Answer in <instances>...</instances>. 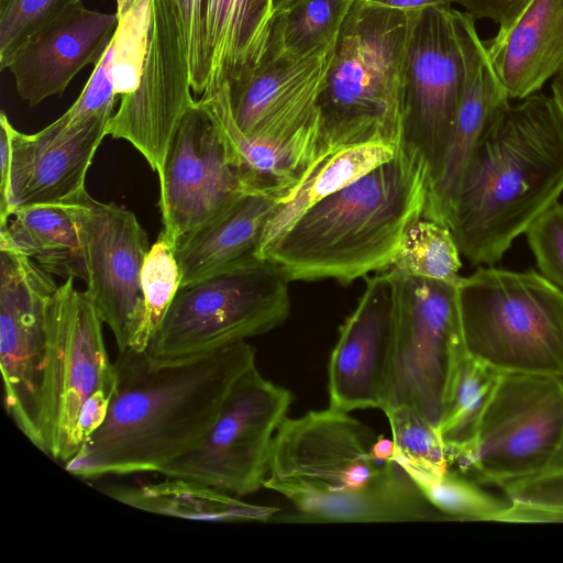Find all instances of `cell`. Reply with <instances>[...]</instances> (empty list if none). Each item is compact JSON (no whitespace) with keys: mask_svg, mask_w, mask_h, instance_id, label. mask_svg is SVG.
<instances>
[{"mask_svg":"<svg viewBox=\"0 0 563 563\" xmlns=\"http://www.w3.org/2000/svg\"><path fill=\"white\" fill-rule=\"evenodd\" d=\"M108 413L65 470L81 479L156 472L197 446L234 383L255 365L242 341L181 361L161 362L125 350L113 362Z\"/></svg>","mask_w":563,"mask_h":563,"instance_id":"6da1fadb","label":"cell"},{"mask_svg":"<svg viewBox=\"0 0 563 563\" xmlns=\"http://www.w3.org/2000/svg\"><path fill=\"white\" fill-rule=\"evenodd\" d=\"M563 192V121L541 92L495 115L462 179L449 221L460 253L494 265Z\"/></svg>","mask_w":563,"mask_h":563,"instance_id":"7a4b0ae2","label":"cell"},{"mask_svg":"<svg viewBox=\"0 0 563 563\" xmlns=\"http://www.w3.org/2000/svg\"><path fill=\"white\" fill-rule=\"evenodd\" d=\"M430 167L415 147L307 210L263 254L291 280L350 284L388 269L409 228L423 217Z\"/></svg>","mask_w":563,"mask_h":563,"instance_id":"3957f363","label":"cell"},{"mask_svg":"<svg viewBox=\"0 0 563 563\" xmlns=\"http://www.w3.org/2000/svg\"><path fill=\"white\" fill-rule=\"evenodd\" d=\"M418 10L355 0L318 99L317 162L345 147L402 143L409 38Z\"/></svg>","mask_w":563,"mask_h":563,"instance_id":"277c9868","label":"cell"},{"mask_svg":"<svg viewBox=\"0 0 563 563\" xmlns=\"http://www.w3.org/2000/svg\"><path fill=\"white\" fill-rule=\"evenodd\" d=\"M467 355L501 373L563 378V290L536 271L479 267L456 283Z\"/></svg>","mask_w":563,"mask_h":563,"instance_id":"5b68a950","label":"cell"},{"mask_svg":"<svg viewBox=\"0 0 563 563\" xmlns=\"http://www.w3.org/2000/svg\"><path fill=\"white\" fill-rule=\"evenodd\" d=\"M289 280L258 257L179 288L146 353L161 362L198 357L282 324L290 311Z\"/></svg>","mask_w":563,"mask_h":563,"instance_id":"8992f818","label":"cell"},{"mask_svg":"<svg viewBox=\"0 0 563 563\" xmlns=\"http://www.w3.org/2000/svg\"><path fill=\"white\" fill-rule=\"evenodd\" d=\"M394 296V342L380 409L407 406L439 430L462 360L456 282L387 269Z\"/></svg>","mask_w":563,"mask_h":563,"instance_id":"52a82bcc","label":"cell"},{"mask_svg":"<svg viewBox=\"0 0 563 563\" xmlns=\"http://www.w3.org/2000/svg\"><path fill=\"white\" fill-rule=\"evenodd\" d=\"M483 44L475 20L451 4L419 9L406 65L402 143L427 159L438 178L454 130L470 67Z\"/></svg>","mask_w":563,"mask_h":563,"instance_id":"ba28073f","label":"cell"},{"mask_svg":"<svg viewBox=\"0 0 563 563\" xmlns=\"http://www.w3.org/2000/svg\"><path fill=\"white\" fill-rule=\"evenodd\" d=\"M563 434V378L503 373L473 442L449 456L479 485L540 474Z\"/></svg>","mask_w":563,"mask_h":563,"instance_id":"9c48e42d","label":"cell"},{"mask_svg":"<svg viewBox=\"0 0 563 563\" xmlns=\"http://www.w3.org/2000/svg\"><path fill=\"white\" fill-rule=\"evenodd\" d=\"M73 277L58 286L47 307V363L42 394L44 453L66 464L79 451L78 421L86 402L115 386L114 363L102 320Z\"/></svg>","mask_w":563,"mask_h":563,"instance_id":"30bf717a","label":"cell"},{"mask_svg":"<svg viewBox=\"0 0 563 563\" xmlns=\"http://www.w3.org/2000/svg\"><path fill=\"white\" fill-rule=\"evenodd\" d=\"M288 389L252 366L232 386L201 442L159 474L180 477L242 498L263 487L274 435L291 402Z\"/></svg>","mask_w":563,"mask_h":563,"instance_id":"8fae6325","label":"cell"},{"mask_svg":"<svg viewBox=\"0 0 563 563\" xmlns=\"http://www.w3.org/2000/svg\"><path fill=\"white\" fill-rule=\"evenodd\" d=\"M51 275L0 240V367L4 408L19 430L43 453L47 307L58 288Z\"/></svg>","mask_w":563,"mask_h":563,"instance_id":"7c38bea8","label":"cell"},{"mask_svg":"<svg viewBox=\"0 0 563 563\" xmlns=\"http://www.w3.org/2000/svg\"><path fill=\"white\" fill-rule=\"evenodd\" d=\"M79 235L86 294L111 330L119 353L139 352L144 321L142 271L151 249L135 214L81 190L64 202Z\"/></svg>","mask_w":563,"mask_h":563,"instance_id":"4fadbf2b","label":"cell"},{"mask_svg":"<svg viewBox=\"0 0 563 563\" xmlns=\"http://www.w3.org/2000/svg\"><path fill=\"white\" fill-rule=\"evenodd\" d=\"M375 440L366 424L332 407L286 417L273 439L263 487L288 500L361 489L385 463L372 456Z\"/></svg>","mask_w":563,"mask_h":563,"instance_id":"5bb4252c","label":"cell"},{"mask_svg":"<svg viewBox=\"0 0 563 563\" xmlns=\"http://www.w3.org/2000/svg\"><path fill=\"white\" fill-rule=\"evenodd\" d=\"M151 33L135 90L121 98L107 135L128 141L162 175L167 151L195 104L187 42L176 0H151Z\"/></svg>","mask_w":563,"mask_h":563,"instance_id":"9a60e30c","label":"cell"},{"mask_svg":"<svg viewBox=\"0 0 563 563\" xmlns=\"http://www.w3.org/2000/svg\"><path fill=\"white\" fill-rule=\"evenodd\" d=\"M334 46L301 59L265 56L229 84L234 120L249 136L290 150L308 164L318 152V99Z\"/></svg>","mask_w":563,"mask_h":563,"instance_id":"2e32d148","label":"cell"},{"mask_svg":"<svg viewBox=\"0 0 563 563\" xmlns=\"http://www.w3.org/2000/svg\"><path fill=\"white\" fill-rule=\"evenodd\" d=\"M163 236L177 242L249 195L216 123L196 100L183 117L159 176Z\"/></svg>","mask_w":563,"mask_h":563,"instance_id":"e0dca14e","label":"cell"},{"mask_svg":"<svg viewBox=\"0 0 563 563\" xmlns=\"http://www.w3.org/2000/svg\"><path fill=\"white\" fill-rule=\"evenodd\" d=\"M394 342V296L388 271L366 277L365 289L340 327L328 367L330 407L380 408Z\"/></svg>","mask_w":563,"mask_h":563,"instance_id":"ac0fdd59","label":"cell"},{"mask_svg":"<svg viewBox=\"0 0 563 563\" xmlns=\"http://www.w3.org/2000/svg\"><path fill=\"white\" fill-rule=\"evenodd\" d=\"M117 23V13L90 10L79 1L34 32L8 65L21 99L34 107L62 95L85 66L99 63Z\"/></svg>","mask_w":563,"mask_h":563,"instance_id":"d6986e66","label":"cell"},{"mask_svg":"<svg viewBox=\"0 0 563 563\" xmlns=\"http://www.w3.org/2000/svg\"><path fill=\"white\" fill-rule=\"evenodd\" d=\"M111 118L34 134L12 130L11 213L35 205H60L85 189L92 158Z\"/></svg>","mask_w":563,"mask_h":563,"instance_id":"ffe728a7","label":"cell"},{"mask_svg":"<svg viewBox=\"0 0 563 563\" xmlns=\"http://www.w3.org/2000/svg\"><path fill=\"white\" fill-rule=\"evenodd\" d=\"M485 46L510 100L540 92L549 79L563 71V0H532Z\"/></svg>","mask_w":563,"mask_h":563,"instance_id":"44dd1931","label":"cell"},{"mask_svg":"<svg viewBox=\"0 0 563 563\" xmlns=\"http://www.w3.org/2000/svg\"><path fill=\"white\" fill-rule=\"evenodd\" d=\"M509 100L483 43L472 60L451 141L440 174L429 188L422 218L449 227L466 168L489 123Z\"/></svg>","mask_w":563,"mask_h":563,"instance_id":"7402d4cb","label":"cell"},{"mask_svg":"<svg viewBox=\"0 0 563 563\" xmlns=\"http://www.w3.org/2000/svg\"><path fill=\"white\" fill-rule=\"evenodd\" d=\"M276 200L249 194L181 238L174 247L180 288L256 258L265 224Z\"/></svg>","mask_w":563,"mask_h":563,"instance_id":"603a6c76","label":"cell"},{"mask_svg":"<svg viewBox=\"0 0 563 563\" xmlns=\"http://www.w3.org/2000/svg\"><path fill=\"white\" fill-rule=\"evenodd\" d=\"M296 514L284 519L301 522H394L437 519L435 508L396 461L384 463L363 488L311 494L289 500Z\"/></svg>","mask_w":563,"mask_h":563,"instance_id":"cb8c5ba5","label":"cell"},{"mask_svg":"<svg viewBox=\"0 0 563 563\" xmlns=\"http://www.w3.org/2000/svg\"><path fill=\"white\" fill-rule=\"evenodd\" d=\"M273 16V0L205 1L208 79L202 95L232 82L263 60Z\"/></svg>","mask_w":563,"mask_h":563,"instance_id":"d4e9b609","label":"cell"},{"mask_svg":"<svg viewBox=\"0 0 563 563\" xmlns=\"http://www.w3.org/2000/svg\"><path fill=\"white\" fill-rule=\"evenodd\" d=\"M217 125L230 163L238 170L249 194L285 201L308 172L297 153L245 134L236 124L230 101V86L197 100Z\"/></svg>","mask_w":563,"mask_h":563,"instance_id":"484cf974","label":"cell"},{"mask_svg":"<svg viewBox=\"0 0 563 563\" xmlns=\"http://www.w3.org/2000/svg\"><path fill=\"white\" fill-rule=\"evenodd\" d=\"M104 494L152 514L208 522H266L278 508L254 505L196 481L166 477L157 483L107 487Z\"/></svg>","mask_w":563,"mask_h":563,"instance_id":"4316f807","label":"cell"},{"mask_svg":"<svg viewBox=\"0 0 563 563\" xmlns=\"http://www.w3.org/2000/svg\"><path fill=\"white\" fill-rule=\"evenodd\" d=\"M398 148L371 143L345 147L322 157L307 172L291 195L276 203L256 251L263 254L312 206L391 159Z\"/></svg>","mask_w":563,"mask_h":563,"instance_id":"83f0119b","label":"cell"},{"mask_svg":"<svg viewBox=\"0 0 563 563\" xmlns=\"http://www.w3.org/2000/svg\"><path fill=\"white\" fill-rule=\"evenodd\" d=\"M0 228L4 240L49 274L85 279L78 230L65 205H35L18 209Z\"/></svg>","mask_w":563,"mask_h":563,"instance_id":"f1b7e54d","label":"cell"},{"mask_svg":"<svg viewBox=\"0 0 563 563\" xmlns=\"http://www.w3.org/2000/svg\"><path fill=\"white\" fill-rule=\"evenodd\" d=\"M355 0H295L273 16L265 56L301 59L335 45Z\"/></svg>","mask_w":563,"mask_h":563,"instance_id":"f546056e","label":"cell"},{"mask_svg":"<svg viewBox=\"0 0 563 563\" xmlns=\"http://www.w3.org/2000/svg\"><path fill=\"white\" fill-rule=\"evenodd\" d=\"M501 374L470 355L462 360L439 427L448 459L473 442Z\"/></svg>","mask_w":563,"mask_h":563,"instance_id":"4dcf8cb0","label":"cell"},{"mask_svg":"<svg viewBox=\"0 0 563 563\" xmlns=\"http://www.w3.org/2000/svg\"><path fill=\"white\" fill-rule=\"evenodd\" d=\"M460 255L449 227L421 218L406 232L389 268L406 276L456 282Z\"/></svg>","mask_w":563,"mask_h":563,"instance_id":"1f68e13d","label":"cell"},{"mask_svg":"<svg viewBox=\"0 0 563 563\" xmlns=\"http://www.w3.org/2000/svg\"><path fill=\"white\" fill-rule=\"evenodd\" d=\"M399 464V463H398ZM419 487L426 499L448 518L494 521L510 504L500 499L462 473L450 470L434 474L399 464Z\"/></svg>","mask_w":563,"mask_h":563,"instance_id":"d6a6232c","label":"cell"},{"mask_svg":"<svg viewBox=\"0 0 563 563\" xmlns=\"http://www.w3.org/2000/svg\"><path fill=\"white\" fill-rule=\"evenodd\" d=\"M118 23L107 48L117 98L132 93L140 80L151 33V0H115Z\"/></svg>","mask_w":563,"mask_h":563,"instance_id":"836d02e7","label":"cell"},{"mask_svg":"<svg viewBox=\"0 0 563 563\" xmlns=\"http://www.w3.org/2000/svg\"><path fill=\"white\" fill-rule=\"evenodd\" d=\"M180 269L170 243L161 233L142 271L144 321L139 352H145L180 288Z\"/></svg>","mask_w":563,"mask_h":563,"instance_id":"e575fe53","label":"cell"},{"mask_svg":"<svg viewBox=\"0 0 563 563\" xmlns=\"http://www.w3.org/2000/svg\"><path fill=\"white\" fill-rule=\"evenodd\" d=\"M384 412L395 442L394 461L434 474L449 470L446 449L438 429L407 406Z\"/></svg>","mask_w":563,"mask_h":563,"instance_id":"d590c367","label":"cell"},{"mask_svg":"<svg viewBox=\"0 0 563 563\" xmlns=\"http://www.w3.org/2000/svg\"><path fill=\"white\" fill-rule=\"evenodd\" d=\"M81 0H0V69L16 49L43 25Z\"/></svg>","mask_w":563,"mask_h":563,"instance_id":"8d00e7d4","label":"cell"},{"mask_svg":"<svg viewBox=\"0 0 563 563\" xmlns=\"http://www.w3.org/2000/svg\"><path fill=\"white\" fill-rule=\"evenodd\" d=\"M526 235L540 274L563 290V203L545 211Z\"/></svg>","mask_w":563,"mask_h":563,"instance_id":"74e56055","label":"cell"},{"mask_svg":"<svg viewBox=\"0 0 563 563\" xmlns=\"http://www.w3.org/2000/svg\"><path fill=\"white\" fill-rule=\"evenodd\" d=\"M206 0H176L188 48L191 89L202 95L208 79L203 11Z\"/></svg>","mask_w":563,"mask_h":563,"instance_id":"f35d334b","label":"cell"},{"mask_svg":"<svg viewBox=\"0 0 563 563\" xmlns=\"http://www.w3.org/2000/svg\"><path fill=\"white\" fill-rule=\"evenodd\" d=\"M507 499L563 507V472L538 474L501 486Z\"/></svg>","mask_w":563,"mask_h":563,"instance_id":"ab89813d","label":"cell"},{"mask_svg":"<svg viewBox=\"0 0 563 563\" xmlns=\"http://www.w3.org/2000/svg\"><path fill=\"white\" fill-rule=\"evenodd\" d=\"M532 0H449L462 8L474 20L488 19L505 30L521 14Z\"/></svg>","mask_w":563,"mask_h":563,"instance_id":"60d3db41","label":"cell"},{"mask_svg":"<svg viewBox=\"0 0 563 563\" xmlns=\"http://www.w3.org/2000/svg\"><path fill=\"white\" fill-rule=\"evenodd\" d=\"M12 130L4 112L0 115V228L8 224L11 213Z\"/></svg>","mask_w":563,"mask_h":563,"instance_id":"b9f144b4","label":"cell"},{"mask_svg":"<svg viewBox=\"0 0 563 563\" xmlns=\"http://www.w3.org/2000/svg\"><path fill=\"white\" fill-rule=\"evenodd\" d=\"M494 521L510 523H563V507L511 501Z\"/></svg>","mask_w":563,"mask_h":563,"instance_id":"7bdbcfd3","label":"cell"},{"mask_svg":"<svg viewBox=\"0 0 563 563\" xmlns=\"http://www.w3.org/2000/svg\"><path fill=\"white\" fill-rule=\"evenodd\" d=\"M401 10H419L426 7L450 4L449 0H369Z\"/></svg>","mask_w":563,"mask_h":563,"instance_id":"ee69618b","label":"cell"},{"mask_svg":"<svg viewBox=\"0 0 563 563\" xmlns=\"http://www.w3.org/2000/svg\"><path fill=\"white\" fill-rule=\"evenodd\" d=\"M395 442L385 437L376 438L372 446V456L379 462L393 460Z\"/></svg>","mask_w":563,"mask_h":563,"instance_id":"f6af8a7d","label":"cell"},{"mask_svg":"<svg viewBox=\"0 0 563 563\" xmlns=\"http://www.w3.org/2000/svg\"><path fill=\"white\" fill-rule=\"evenodd\" d=\"M552 100L563 121V71L556 75L551 84Z\"/></svg>","mask_w":563,"mask_h":563,"instance_id":"bcb514c9","label":"cell"},{"mask_svg":"<svg viewBox=\"0 0 563 563\" xmlns=\"http://www.w3.org/2000/svg\"><path fill=\"white\" fill-rule=\"evenodd\" d=\"M563 472V434L548 465L540 474Z\"/></svg>","mask_w":563,"mask_h":563,"instance_id":"7dc6e473","label":"cell"},{"mask_svg":"<svg viewBox=\"0 0 563 563\" xmlns=\"http://www.w3.org/2000/svg\"><path fill=\"white\" fill-rule=\"evenodd\" d=\"M295 0H273V12H277Z\"/></svg>","mask_w":563,"mask_h":563,"instance_id":"c3c4849f","label":"cell"}]
</instances>
